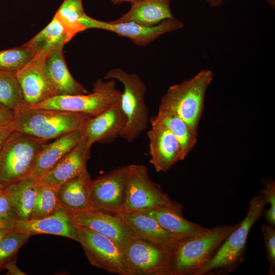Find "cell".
I'll use <instances>...</instances> for the list:
<instances>
[{"instance_id": "obj_1", "label": "cell", "mask_w": 275, "mask_h": 275, "mask_svg": "<svg viewBox=\"0 0 275 275\" xmlns=\"http://www.w3.org/2000/svg\"><path fill=\"white\" fill-rule=\"evenodd\" d=\"M13 112L15 130L47 141L83 127L92 118L83 114L26 104L15 108Z\"/></svg>"}, {"instance_id": "obj_2", "label": "cell", "mask_w": 275, "mask_h": 275, "mask_svg": "<svg viewBox=\"0 0 275 275\" xmlns=\"http://www.w3.org/2000/svg\"><path fill=\"white\" fill-rule=\"evenodd\" d=\"M239 224L218 225L200 235L179 241L172 251L168 275H195L212 259Z\"/></svg>"}, {"instance_id": "obj_3", "label": "cell", "mask_w": 275, "mask_h": 275, "mask_svg": "<svg viewBox=\"0 0 275 275\" xmlns=\"http://www.w3.org/2000/svg\"><path fill=\"white\" fill-rule=\"evenodd\" d=\"M266 204L261 193L253 197L249 202L245 218L227 236L212 259L195 275L227 274L241 263L244 259L250 231L263 216Z\"/></svg>"}, {"instance_id": "obj_4", "label": "cell", "mask_w": 275, "mask_h": 275, "mask_svg": "<svg viewBox=\"0 0 275 275\" xmlns=\"http://www.w3.org/2000/svg\"><path fill=\"white\" fill-rule=\"evenodd\" d=\"M213 77L211 70L204 69L190 78L170 86L162 97L159 107L175 113L197 135L206 93Z\"/></svg>"}, {"instance_id": "obj_5", "label": "cell", "mask_w": 275, "mask_h": 275, "mask_svg": "<svg viewBox=\"0 0 275 275\" xmlns=\"http://www.w3.org/2000/svg\"><path fill=\"white\" fill-rule=\"evenodd\" d=\"M48 143L14 130L0 150V186L3 189L28 177L36 157Z\"/></svg>"}, {"instance_id": "obj_6", "label": "cell", "mask_w": 275, "mask_h": 275, "mask_svg": "<svg viewBox=\"0 0 275 275\" xmlns=\"http://www.w3.org/2000/svg\"><path fill=\"white\" fill-rule=\"evenodd\" d=\"M104 78L117 79L123 85L121 105L127 121L120 138L131 143L147 129L150 121L149 109L145 101V85L139 75L121 68L109 70Z\"/></svg>"}, {"instance_id": "obj_7", "label": "cell", "mask_w": 275, "mask_h": 275, "mask_svg": "<svg viewBox=\"0 0 275 275\" xmlns=\"http://www.w3.org/2000/svg\"><path fill=\"white\" fill-rule=\"evenodd\" d=\"M161 208L183 211L182 205L172 201L160 186L152 181L146 166L133 163L127 166L122 212H142Z\"/></svg>"}, {"instance_id": "obj_8", "label": "cell", "mask_w": 275, "mask_h": 275, "mask_svg": "<svg viewBox=\"0 0 275 275\" xmlns=\"http://www.w3.org/2000/svg\"><path fill=\"white\" fill-rule=\"evenodd\" d=\"M122 92L116 88V81L97 80L92 92L74 95H57L38 104L35 108L83 114L95 117L121 99Z\"/></svg>"}, {"instance_id": "obj_9", "label": "cell", "mask_w": 275, "mask_h": 275, "mask_svg": "<svg viewBox=\"0 0 275 275\" xmlns=\"http://www.w3.org/2000/svg\"><path fill=\"white\" fill-rule=\"evenodd\" d=\"M172 251L135 236L122 250L129 275H168Z\"/></svg>"}, {"instance_id": "obj_10", "label": "cell", "mask_w": 275, "mask_h": 275, "mask_svg": "<svg viewBox=\"0 0 275 275\" xmlns=\"http://www.w3.org/2000/svg\"><path fill=\"white\" fill-rule=\"evenodd\" d=\"M76 227L78 242L92 266L111 273L129 275L122 250L113 241L87 227Z\"/></svg>"}, {"instance_id": "obj_11", "label": "cell", "mask_w": 275, "mask_h": 275, "mask_svg": "<svg viewBox=\"0 0 275 275\" xmlns=\"http://www.w3.org/2000/svg\"><path fill=\"white\" fill-rule=\"evenodd\" d=\"M79 22L85 30L101 29L117 34L129 39L135 44L145 46L164 34L182 29L183 22L175 17L166 19L152 26H146L133 22H114L103 21L93 18L86 13Z\"/></svg>"}, {"instance_id": "obj_12", "label": "cell", "mask_w": 275, "mask_h": 275, "mask_svg": "<svg viewBox=\"0 0 275 275\" xmlns=\"http://www.w3.org/2000/svg\"><path fill=\"white\" fill-rule=\"evenodd\" d=\"M48 53H37L25 66L15 72L26 105H35L57 96L45 71Z\"/></svg>"}, {"instance_id": "obj_13", "label": "cell", "mask_w": 275, "mask_h": 275, "mask_svg": "<svg viewBox=\"0 0 275 275\" xmlns=\"http://www.w3.org/2000/svg\"><path fill=\"white\" fill-rule=\"evenodd\" d=\"M127 166H121L92 180L90 199L93 208L118 214L123 211Z\"/></svg>"}, {"instance_id": "obj_14", "label": "cell", "mask_w": 275, "mask_h": 275, "mask_svg": "<svg viewBox=\"0 0 275 275\" xmlns=\"http://www.w3.org/2000/svg\"><path fill=\"white\" fill-rule=\"evenodd\" d=\"M68 212L75 225L87 227L109 238L122 250L134 236L118 214L93 208L80 212Z\"/></svg>"}, {"instance_id": "obj_15", "label": "cell", "mask_w": 275, "mask_h": 275, "mask_svg": "<svg viewBox=\"0 0 275 275\" xmlns=\"http://www.w3.org/2000/svg\"><path fill=\"white\" fill-rule=\"evenodd\" d=\"M151 128L148 131L150 162L157 172H167L181 161V148L174 134L164 125L150 118Z\"/></svg>"}, {"instance_id": "obj_16", "label": "cell", "mask_w": 275, "mask_h": 275, "mask_svg": "<svg viewBox=\"0 0 275 275\" xmlns=\"http://www.w3.org/2000/svg\"><path fill=\"white\" fill-rule=\"evenodd\" d=\"M92 146L85 135L51 169L37 180V182L58 190L62 184L87 169Z\"/></svg>"}, {"instance_id": "obj_17", "label": "cell", "mask_w": 275, "mask_h": 275, "mask_svg": "<svg viewBox=\"0 0 275 275\" xmlns=\"http://www.w3.org/2000/svg\"><path fill=\"white\" fill-rule=\"evenodd\" d=\"M121 99L100 114L92 117L86 127V136L91 145L108 143L120 135L126 124Z\"/></svg>"}, {"instance_id": "obj_18", "label": "cell", "mask_w": 275, "mask_h": 275, "mask_svg": "<svg viewBox=\"0 0 275 275\" xmlns=\"http://www.w3.org/2000/svg\"><path fill=\"white\" fill-rule=\"evenodd\" d=\"M86 125L45 144L39 152L28 177L37 180L51 169L86 135Z\"/></svg>"}, {"instance_id": "obj_19", "label": "cell", "mask_w": 275, "mask_h": 275, "mask_svg": "<svg viewBox=\"0 0 275 275\" xmlns=\"http://www.w3.org/2000/svg\"><path fill=\"white\" fill-rule=\"evenodd\" d=\"M118 214L134 236L144 241L173 250L181 240L166 231L153 217L145 213L121 212Z\"/></svg>"}, {"instance_id": "obj_20", "label": "cell", "mask_w": 275, "mask_h": 275, "mask_svg": "<svg viewBox=\"0 0 275 275\" xmlns=\"http://www.w3.org/2000/svg\"><path fill=\"white\" fill-rule=\"evenodd\" d=\"M15 231L29 234H51L78 241L76 226L69 213L61 208L47 216L36 219L17 221Z\"/></svg>"}, {"instance_id": "obj_21", "label": "cell", "mask_w": 275, "mask_h": 275, "mask_svg": "<svg viewBox=\"0 0 275 275\" xmlns=\"http://www.w3.org/2000/svg\"><path fill=\"white\" fill-rule=\"evenodd\" d=\"M64 46H58L49 51L45 62L46 73L57 96L89 93L88 90L70 73L64 58Z\"/></svg>"}, {"instance_id": "obj_22", "label": "cell", "mask_w": 275, "mask_h": 275, "mask_svg": "<svg viewBox=\"0 0 275 275\" xmlns=\"http://www.w3.org/2000/svg\"><path fill=\"white\" fill-rule=\"evenodd\" d=\"M92 181L86 169L62 184L57 190L61 208L69 212H80L93 209L90 199Z\"/></svg>"}, {"instance_id": "obj_23", "label": "cell", "mask_w": 275, "mask_h": 275, "mask_svg": "<svg viewBox=\"0 0 275 275\" xmlns=\"http://www.w3.org/2000/svg\"><path fill=\"white\" fill-rule=\"evenodd\" d=\"M171 0H136L131 3L128 12L114 22H133L146 26L157 25L174 17L171 11Z\"/></svg>"}, {"instance_id": "obj_24", "label": "cell", "mask_w": 275, "mask_h": 275, "mask_svg": "<svg viewBox=\"0 0 275 275\" xmlns=\"http://www.w3.org/2000/svg\"><path fill=\"white\" fill-rule=\"evenodd\" d=\"M142 212L153 217L163 229L180 240L198 236L209 229L186 219L183 211L174 209L161 208Z\"/></svg>"}, {"instance_id": "obj_25", "label": "cell", "mask_w": 275, "mask_h": 275, "mask_svg": "<svg viewBox=\"0 0 275 275\" xmlns=\"http://www.w3.org/2000/svg\"><path fill=\"white\" fill-rule=\"evenodd\" d=\"M75 35L54 14L51 21L43 30L23 45L36 53L49 52L60 45H64Z\"/></svg>"}, {"instance_id": "obj_26", "label": "cell", "mask_w": 275, "mask_h": 275, "mask_svg": "<svg viewBox=\"0 0 275 275\" xmlns=\"http://www.w3.org/2000/svg\"><path fill=\"white\" fill-rule=\"evenodd\" d=\"M3 189L15 210L18 221L30 219L37 193L36 180L26 177Z\"/></svg>"}, {"instance_id": "obj_27", "label": "cell", "mask_w": 275, "mask_h": 275, "mask_svg": "<svg viewBox=\"0 0 275 275\" xmlns=\"http://www.w3.org/2000/svg\"><path fill=\"white\" fill-rule=\"evenodd\" d=\"M152 117L164 125L177 139L181 148L182 160H184L195 147L197 135L181 118L169 109L159 107L157 114Z\"/></svg>"}, {"instance_id": "obj_28", "label": "cell", "mask_w": 275, "mask_h": 275, "mask_svg": "<svg viewBox=\"0 0 275 275\" xmlns=\"http://www.w3.org/2000/svg\"><path fill=\"white\" fill-rule=\"evenodd\" d=\"M37 183V193L31 219L47 216L62 208L59 201L57 190Z\"/></svg>"}, {"instance_id": "obj_29", "label": "cell", "mask_w": 275, "mask_h": 275, "mask_svg": "<svg viewBox=\"0 0 275 275\" xmlns=\"http://www.w3.org/2000/svg\"><path fill=\"white\" fill-rule=\"evenodd\" d=\"M0 102L13 110L25 104L14 72L0 71Z\"/></svg>"}, {"instance_id": "obj_30", "label": "cell", "mask_w": 275, "mask_h": 275, "mask_svg": "<svg viewBox=\"0 0 275 275\" xmlns=\"http://www.w3.org/2000/svg\"><path fill=\"white\" fill-rule=\"evenodd\" d=\"M36 53L23 45L0 50V71L15 73L25 66Z\"/></svg>"}, {"instance_id": "obj_31", "label": "cell", "mask_w": 275, "mask_h": 275, "mask_svg": "<svg viewBox=\"0 0 275 275\" xmlns=\"http://www.w3.org/2000/svg\"><path fill=\"white\" fill-rule=\"evenodd\" d=\"M85 13L82 0H64L55 14L75 35L86 30L79 22Z\"/></svg>"}, {"instance_id": "obj_32", "label": "cell", "mask_w": 275, "mask_h": 275, "mask_svg": "<svg viewBox=\"0 0 275 275\" xmlns=\"http://www.w3.org/2000/svg\"><path fill=\"white\" fill-rule=\"evenodd\" d=\"M31 237L29 234L14 231L0 243V271L8 261L14 260L19 249Z\"/></svg>"}, {"instance_id": "obj_33", "label": "cell", "mask_w": 275, "mask_h": 275, "mask_svg": "<svg viewBox=\"0 0 275 275\" xmlns=\"http://www.w3.org/2000/svg\"><path fill=\"white\" fill-rule=\"evenodd\" d=\"M17 215L9 199L4 192L0 194V227L15 230Z\"/></svg>"}, {"instance_id": "obj_34", "label": "cell", "mask_w": 275, "mask_h": 275, "mask_svg": "<svg viewBox=\"0 0 275 275\" xmlns=\"http://www.w3.org/2000/svg\"><path fill=\"white\" fill-rule=\"evenodd\" d=\"M261 229L264 240L266 259L269 266V275L275 274V229L274 226L262 225Z\"/></svg>"}, {"instance_id": "obj_35", "label": "cell", "mask_w": 275, "mask_h": 275, "mask_svg": "<svg viewBox=\"0 0 275 275\" xmlns=\"http://www.w3.org/2000/svg\"><path fill=\"white\" fill-rule=\"evenodd\" d=\"M260 193L263 195L267 204H269V208L264 210L263 214L267 225L275 226V182L274 180L268 179L264 184V187Z\"/></svg>"}, {"instance_id": "obj_36", "label": "cell", "mask_w": 275, "mask_h": 275, "mask_svg": "<svg viewBox=\"0 0 275 275\" xmlns=\"http://www.w3.org/2000/svg\"><path fill=\"white\" fill-rule=\"evenodd\" d=\"M13 110L0 102V125L14 123Z\"/></svg>"}, {"instance_id": "obj_37", "label": "cell", "mask_w": 275, "mask_h": 275, "mask_svg": "<svg viewBox=\"0 0 275 275\" xmlns=\"http://www.w3.org/2000/svg\"><path fill=\"white\" fill-rule=\"evenodd\" d=\"M14 130V123L9 125H0V150L7 139Z\"/></svg>"}, {"instance_id": "obj_38", "label": "cell", "mask_w": 275, "mask_h": 275, "mask_svg": "<svg viewBox=\"0 0 275 275\" xmlns=\"http://www.w3.org/2000/svg\"><path fill=\"white\" fill-rule=\"evenodd\" d=\"M3 269L8 270L7 274L8 275H25L15 264V260H12L7 262L4 266Z\"/></svg>"}, {"instance_id": "obj_39", "label": "cell", "mask_w": 275, "mask_h": 275, "mask_svg": "<svg viewBox=\"0 0 275 275\" xmlns=\"http://www.w3.org/2000/svg\"><path fill=\"white\" fill-rule=\"evenodd\" d=\"M14 231L13 229L0 227V243L9 234Z\"/></svg>"}, {"instance_id": "obj_40", "label": "cell", "mask_w": 275, "mask_h": 275, "mask_svg": "<svg viewBox=\"0 0 275 275\" xmlns=\"http://www.w3.org/2000/svg\"><path fill=\"white\" fill-rule=\"evenodd\" d=\"M227 0H206L211 7H217Z\"/></svg>"}, {"instance_id": "obj_41", "label": "cell", "mask_w": 275, "mask_h": 275, "mask_svg": "<svg viewBox=\"0 0 275 275\" xmlns=\"http://www.w3.org/2000/svg\"><path fill=\"white\" fill-rule=\"evenodd\" d=\"M136 0H111L112 3L115 5H119L125 2H130L131 3L133 1Z\"/></svg>"}, {"instance_id": "obj_42", "label": "cell", "mask_w": 275, "mask_h": 275, "mask_svg": "<svg viewBox=\"0 0 275 275\" xmlns=\"http://www.w3.org/2000/svg\"><path fill=\"white\" fill-rule=\"evenodd\" d=\"M266 2L272 7L274 8L275 6V0H266Z\"/></svg>"}, {"instance_id": "obj_43", "label": "cell", "mask_w": 275, "mask_h": 275, "mask_svg": "<svg viewBox=\"0 0 275 275\" xmlns=\"http://www.w3.org/2000/svg\"><path fill=\"white\" fill-rule=\"evenodd\" d=\"M3 192V188L0 186V194Z\"/></svg>"}]
</instances>
